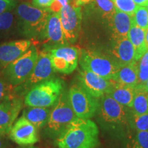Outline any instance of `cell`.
<instances>
[{"label": "cell", "instance_id": "e0dca14e", "mask_svg": "<svg viewBox=\"0 0 148 148\" xmlns=\"http://www.w3.org/2000/svg\"><path fill=\"white\" fill-rule=\"evenodd\" d=\"M114 40L112 51L119 65L132 63L136 61L134 46L128 37H122Z\"/></svg>", "mask_w": 148, "mask_h": 148}, {"label": "cell", "instance_id": "7c38bea8", "mask_svg": "<svg viewBox=\"0 0 148 148\" xmlns=\"http://www.w3.org/2000/svg\"><path fill=\"white\" fill-rule=\"evenodd\" d=\"M77 79L79 84L92 97L100 99L110 91L116 82L107 79L87 70L79 71Z\"/></svg>", "mask_w": 148, "mask_h": 148}, {"label": "cell", "instance_id": "d590c367", "mask_svg": "<svg viewBox=\"0 0 148 148\" xmlns=\"http://www.w3.org/2000/svg\"><path fill=\"white\" fill-rule=\"evenodd\" d=\"M91 1H92V0H73L72 3L76 6H81V5L87 4Z\"/></svg>", "mask_w": 148, "mask_h": 148}, {"label": "cell", "instance_id": "1f68e13d", "mask_svg": "<svg viewBox=\"0 0 148 148\" xmlns=\"http://www.w3.org/2000/svg\"><path fill=\"white\" fill-rule=\"evenodd\" d=\"M69 3V0H53L51 5L47 8L51 13L60 12L64 5Z\"/></svg>", "mask_w": 148, "mask_h": 148}, {"label": "cell", "instance_id": "b9f144b4", "mask_svg": "<svg viewBox=\"0 0 148 148\" xmlns=\"http://www.w3.org/2000/svg\"><path fill=\"white\" fill-rule=\"evenodd\" d=\"M3 76V69L0 67V77Z\"/></svg>", "mask_w": 148, "mask_h": 148}, {"label": "cell", "instance_id": "277c9868", "mask_svg": "<svg viewBox=\"0 0 148 148\" xmlns=\"http://www.w3.org/2000/svg\"><path fill=\"white\" fill-rule=\"evenodd\" d=\"M38 55L36 47L34 45L31 46L26 52L3 69V78L15 87L19 86L32 73Z\"/></svg>", "mask_w": 148, "mask_h": 148}, {"label": "cell", "instance_id": "83f0119b", "mask_svg": "<svg viewBox=\"0 0 148 148\" xmlns=\"http://www.w3.org/2000/svg\"><path fill=\"white\" fill-rule=\"evenodd\" d=\"M102 13L104 18L109 20L115 12V6L111 0H92Z\"/></svg>", "mask_w": 148, "mask_h": 148}, {"label": "cell", "instance_id": "ab89813d", "mask_svg": "<svg viewBox=\"0 0 148 148\" xmlns=\"http://www.w3.org/2000/svg\"><path fill=\"white\" fill-rule=\"evenodd\" d=\"M145 43L148 47V28L145 29Z\"/></svg>", "mask_w": 148, "mask_h": 148}, {"label": "cell", "instance_id": "e575fe53", "mask_svg": "<svg viewBox=\"0 0 148 148\" xmlns=\"http://www.w3.org/2000/svg\"><path fill=\"white\" fill-rule=\"evenodd\" d=\"M123 148H142L138 145L136 140L134 138H130L125 142Z\"/></svg>", "mask_w": 148, "mask_h": 148}, {"label": "cell", "instance_id": "9a60e30c", "mask_svg": "<svg viewBox=\"0 0 148 148\" xmlns=\"http://www.w3.org/2000/svg\"><path fill=\"white\" fill-rule=\"evenodd\" d=\"M43 40H45V49H49L58 46L67 45L68 42L64 37L61 25L60 12L50 13L46 25Z\"/></svg>", "mask_w": 148, "mask_h": 148}, {"label": "cell", "instance_id": "9c48e42d", "mask_svg": "<svg viewBox=\"0 0 148 148\" xmlns=\"http://www.w3.org/2000/svg\"><path fill=\"white\" fill-rule=\"evenodd\" d=\"M47 50L50 53L51 64L55 71L70 74L77 68L80 54V50L77 47L63 45Z\"/></svg>", "mask_w": 148, "mask_h": 148}, {"label": "cell", "instance_id": "ba28073f", "mask_svg": "<svg viewBox=\"0 0 148 148\" xmlns=\"http://www.w3.org/2000/svg\"><path fill=\"white\" fill-rule=\"evenodd\" d=\"M54 71L51 64L50 53L47 49H44L38 52L36 64L29 77L25 82L16 87L17 95H25L35 85L51 78Z\"/></svg>", "mask_w": 148, "mask_h": 148}, {"label": "cell", "instance_id": "cb8c5ba5", "mask_svg": "<svg viewBox=\"0 0 148 148\" xmlns=\"http://www.w3.org/2000/svg\"><path fill=\"white\" fill-rule=\"evenodd\" d=\"M18 24V17L16 12L11 10L0 14V35L10 33Z\"/></svg>", "mask_w": 148, "mask_h": 148}, {"label": "cell", "instance_id": "603a6c76", "mask_svg": "<svg viewBox=\"0 0 148 148\" xmlns=\"http://www.w3.org/2000/svg\"><path fill=\"white\" fill-rule=\"evenodd\" d=\"M131 108L132 114H142L148 112V91L136 87V92Z\"/></svg>", "mask_w": 148, "mask_h": 148}, {"label": "cell", "instance_id": "484cf974", "mask_svg": "<svg viewBox=\"0 0 148 148\" xmlns=\"http://www.w3.org/2000/svg\"><path fill=\"white\" fill-rule=\"evenodd\" d=\"M138 76L137 86L143 84L148 79V50L138 60Z\"/></svg>", "mask_w": 148, "mask_h": 148}, {"label": "cell", "instance_id": "60d3db41", "mask_svg": "<svg viewBox=\"0 0 148 148\" xmlns=\"http://www.w3.org/2000/svg\"><path fill=\"white\" fill-rule=\"evenodd\" d=\"M18 148H38L37 147H35V146L33 145H29V146H21V147Z\"/></svg>", "mask_w": 148, "mask_h": 148}, {"label": "cell", "instance_id": "8fae6325", "mask_svg": "<svg viewBox=\"0 0 148 148\" xmlns=\"http://www.w3.org/2000/svg\"><path fill=\"white\" fill-rule=\"evenodd\" d=\"M99 108L101 117L110 125H123L129 121L127 107L117 102L108 95H103L99 101Z\"/></svg>", "mask_w": 148, "mask_h": 148}, {"label": "cell", "instance_id": "ffe728a7", "mask_svg": "<svg viewBox=\"0 0 148 148\" xmlns=\"http://www.w3.org/2000/svg\"><path fill=\"white\" fill-rule=\"evenodd\" d=\"M127 37L134 46L135 60H139L148 50V47L145 43V29L140 28L132 21Z\"/></svg>", "mask_w": 148, "mask_h": 148}, {"label": "cell", "instance_id": "6da1fadb", "mask_svg": "<svg viewBox=\"0 0 148 148\" xmlns=\"http://www.w3.org/2000/svg\"><path fill=\"white\" fill-rule=\"evenodd\" d=\"M58 148H96L99 144V129L90 119L77 117L56 138Z\"/></svg>", "mask_w": 148, "mask_h": 148}, {"label": "cell", "instance_id": "ac0fdd59", "mask_svg": "<svg viewBox=\"0 0 148 148\" xmlns=\"http://www.w3.org/2000/svg\"><path fill=\"white\" fill-rule=\"evenodd\" d=\"M112 31L113 39L126 37L132 23V16L121 12L115 8V12L108 20Z\"/></svg>", "mask_w": 148, "mask_h": 148}, {"label": "cell", "instance_id": "4dcf8cb0", "mask_svg": "<svg viewBox=\"0 0 148 148\" xmlns=\"http://www.w3.org/2000/svg\"><path fill=\"white\" fill-rule=\"evenodd\" d=\"M134 138L142 148H148V130L136 131Z\"/></svg>", "mask_w": 148, "mask_h": 148}, {"label": "cell", "instance_id": "7402d4cb", "mask_svg": "<svg viewBox=\"0 0 148 148\" xmlns=\"http://www.w3.org/2000/svg\"><path fill=\"white\" fill-rule=\"evenodd\" d=\"M136 92V87L119 84L116 82L110 91L107 95H110L121 104L132 108L133 100Z\"/></svg>", "mask_w": 148, "mask_h": 148}, {"label": "cell", "instance_id": "52a82bcc", "mask_svg": "<svg viewBox=\"0 0 148 148\" xmlns=\"http://www.w3.org/2000/svg\"><path fill=\"white\" fill-rule=\"evenodd\" d=\"M68 94L72 108L77 117L90 119L99 109L98 99L90 95L79 84L72 85Z\"/></svg>", "mask_w": 148, "mask_h": 148}, {"label": "cell", "instance_id": "7bdbcfd3", "mask_svg": "<svg viewBox=\"0 0 148 148\" xmlns=\"http://www.w3.org/2000/svg\"><path fill=\"white\" fill-rule=\"evenodd\" d=\"M145 7L146 8V9H147V11H148V3L145 5Z\"/></svg>", "mask_w": 148, "mask_h": 148}, {"label": "cell", "instance_id": "3957f363", "mask_svg": "<svg viewBox=\"0 0 148 148\" xmlns=\"http://www.w3.org/2000/svg\"><path fill=\"white\" fill-rule=\"evenodd\" d=\"M64 90V83L58 78H49L38 83L29 90L24 96L27 106L51 108L58 102Z\"/></svg>", "mask_w": 148, "mask_h": 148}, {"label": "cell", "instance_id": "f1b7e54d", "mask_svg": "<svg viewBox=\"0 0 148 148\" xmlns=\"http://www.w3.org/2000/svg\"><path fill=\"white\" fill-rule=\"evenodd\" d=\"M116 9L125 12L130 16H133L137 5L133 0H111Z\"/></svg>", "mask_w": 148, "mask_h": 148}, {"label": "cell", "instance_id": "2e32d148", "mask_svg": "<svg viewBox=\"0 0 148 148\" xmlns=\"http://www.w3.org/2000/svg\"><path fill=\"white\" fill-rule=\"evenodd\" d=\"M32 45V40L23 39L4 42L0 45V67L3 69L9 64L25 53Z\"/></svg>", "mask_w": 148, "mask_h": 148}, {"label": "cell", "instance_id": "44dd1931", "mask_svg": "<svg viewBox=\"0 0 148 148\" xmlns=\"http://www.w3.org/2000/svg\"><path fill=\"white\" fill-rule=\"evenodd\" d=\"M138 61L122 64L116 73L114 81L119 84L136 87L138 84Z\"/></svg>", "mask_w": 148, "mask_h": 148}, {"label": "cell", "instance_id": "8d00e7d4", "mask_svg": "<svg viewBox=\"0 0 148 148\" xmlns=\"http://www.w3.org/2000/svg\"><path fill=\"white\" fill-rule=\"evenodd\" d=\"M137 6H145L148 3V0H133Z\"/></svg>", "mask_w": 148, "mask_h": 148}, {"label": "cell", "instance_id": "f35d334b", "mask_svg": "<svg viewBox=\"0 0 148 148\" xmlns=\"http://www.w3.org/2000/svg\"><path fill=\"white\" fill-rule=\"evenodd\" d=\"M3 136H0V148H5L6 144L5 143V140L3 139Z\"/></svg>", "mask_w": 148, "mask_h": 148}, {"label": "cell", "instance_id": "4fadbf2b", "mask_svg": "<svg viewBox=\"0 0 148 148\" xmlns=\"http://www.w3.org/2000/svg\"><path fill=\"white\" fill-rule=\"evenodd\" d=\"M8 136L12 141L20 146L33 145L39 140L38 129L23 116L16 120Z\"/></svg>", "mask_w": 148, "mask_h": 148}, {"label": "cell", "instance_id": "74e56055", "mask_svg": "<svg viewBox=\"0 0 148 148\" xmlns=\"http://www.w3.org/2000/svg\"><path fill=\"white\" fill-rule=\"evenodd\" d=\"M136 87L142 88V89L145 90H146V91H148V79L146 81L145 83H144L143 84L140 85V86H136Z\"/></svg>", "mask_w": 148, "mask_h": 148}, {"label": "cell", "instance_id": "5bb4252c", "mask_svg": "<svg viewBox=\"0 0 148 148\" xmlns=\"http://www.w3.org/2000/svg\"><path fill=\"white\" fill-rule=\"evenodd\" d=\"M22 108L21 96L0 103V136L8 134Z\"/></svg>", "mask_w": 148, "mask_h": 148}, {"label": "cell", "instance_id": "d6a6232c", "mask_svg": "<svg viewBox=\"0 0 148 148\" xmlns=\"http://www.w3.org/2000/svg\"><path fill=\"white\" fill-rule=\"evenodd\" d=\"M16 4L13 0H0V14L6 12L8 10H12Z\"/></svg>", "mask_w": 148, "mask_h": 148}, {"label": "cell", "instance_id": "7a4b0ae2", "mask_svg": "<svg viewBox=\"0 0 148 148\" xmlns=\"http://www.w3.org/2000/svg\"><path fill=\"white\" fill-rule=\"evenodd\" d=\"M16 13L18 27L25 36L43 39L47 20L51 12L47 8H37L28 3L17 6Z\"/></svg>", "mask_w": 148, "mask_h": 148}, {"label": "cell", "instance_id": "8992f818", "mask_svg": "<svg viewBox=\"0 0 148 148\" xmlns=\"http://www.w3.org/2000/svg\"><path fill=\"white\" fill-rule=\"evenodd\" d=\"M79 62L82 69L114 81L120 66L116 61L92 50L80 51Z\"/></svg>", "mask_w": 148, "mask_h": 148}, {"label": "cell", "instance_id": "30bf717a", "mask_svg": "<svg viewBox=\"0 0 148 148\" xmlns=\"http://www.w3.org/2000/svg\"><path fill=\"white\" fill-rule=\"evenodd\" d=\"M60 18L66 41L69 43L76 42L81 30V7L68 3L61 9Z\"/></svg>", "mask_w": 148, "mask_h": 148}, {"label": "cell", "instance_id": "4316f807", "mask_svg": "<svg viewBox=\"0 0 148 148\" xmlns=\"http://www.w3.org/2000/svg\"><path fill=\"white\" fill-rule=\"evenodd\" d=\"M132 21L140 28H148V11L145 6H138L132 16Z\"/></svg>", "mask_w": 148, "mask_h": 148}, {"label": "cell", "instance_id": "f546056e", "mask_svg": "<svg viewBox=\"0 0 148 148\" xmlns=\"http://www.w3.org/2000/svg\"><path fill=\"white\" fill-rule=\"evenodd\" d=\"M132 125L136 131L148 130V112L142 114H132Z\"/></svg>", "mask_w": 148, "mask_h": 148}, {"label": "cell", "instance_id": "5b68a950", "mask_svg": "<svg viewBox=\"0 0 148 148\" xmlns=\"http://www.w3.org/2000/svg\"><path fill=\"white\" fill-rule=\"evenodd\" d=\"M77 118L70 103L68 92L61 93L58 102L51 109L47 123V134L51 137L56 138L66 127Z\"/></svg>", "mask_w": 148, "mask_h": 148}, {"label": "cell", "instance_id": "d6986e66", "mask_svg": "<svg viewBox=\"0 0 148 148\" xmlns=\"http://www.w3.org/2000/svg\"><path fill=\"white\" fill-rule=\"evenodd\" d=\"M51 110V108L46 107L27 106L24 109L22 116L32 123L37 129H39L47 125Z\"/></svg>", "mask_w": 148, "mask_h": 148}, {"label": "cell", "instance_id": "d4e9b609", "mask_svg": "<svg viewBox=\"0 0 148 148\" xmlns=\"http://www.w3.org/2000/svg\"><path fill=\"white\" fill-rule=\"evenodd\" d=\"M18 97L16 87L8 83L4 78L0 77V103Z\"/></svg>", "mask_w": 148, "mask_h": 148}, {"label": "cell", "instance_id": "836d02e7", "mask_svg": "<svg viewBox=\"0 0 148 148\" xmlns=\"http://www.w3.org/2000/svg\"><path fill=\"white\" fill-rule=\"evenodd\" d=\"M53 0H33L32 5L37 8H47Z\"/></svg>", "mask_w": 148, "mask_h": 148}]
</instances>
